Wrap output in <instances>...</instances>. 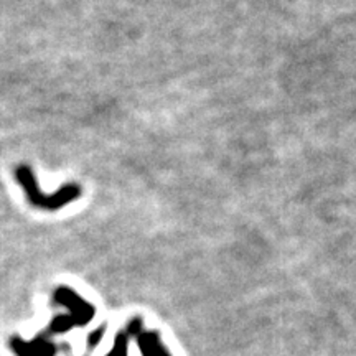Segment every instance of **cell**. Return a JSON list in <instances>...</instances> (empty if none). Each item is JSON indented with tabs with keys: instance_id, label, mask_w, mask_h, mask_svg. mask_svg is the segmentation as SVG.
Wrapping results in <instances>:
<instances>
[{
	"instance_id": "6da1fadb",
	"label": "cell",
	"mask_w": 356,
	"mask_h": 356,
	"mask_svg": "<svg viewBox=\"0 0 356 356\" xmlns=\"http://www.w3.org/2000/svg\"><path fill=\"white\" fill-rule=\"evenodd\" d=\"M17 177H19V181L22 184V186H24L26 195H29L30 202H32L35 207L43 208V210H56V208L65 207L66 203L73 202L78 195H81V188H79L78 185L71 184V185H66L65 188H61L56 195L44 197L42 191L38 190L33 173L29 167L17 168Z\"/></svg>"
}]
</instances>
